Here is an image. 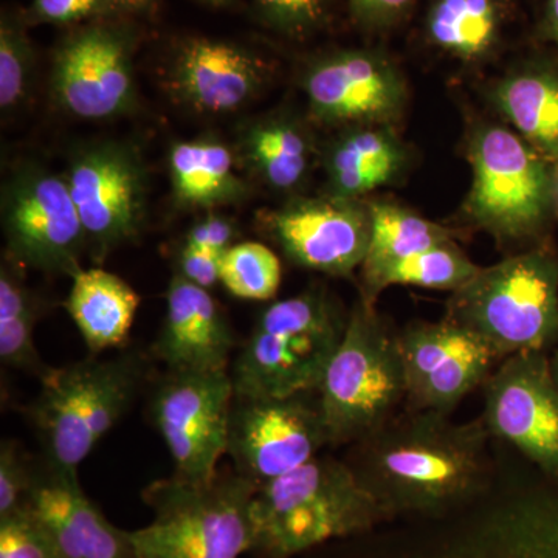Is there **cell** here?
<instances>
[{
	"label": "cell",
	"mask_w": 558,
	"mask_h": 558,
	"mask_svg": "<svg viewBox=\"0 0 558 558\" xmlns=\"http://www.w3.org/2000/svg\"><path fill=\"white\" fill-rule=\"evenodd\" d=\"M449 416L409 410L359 442L351 468L380 506L439 508L478 486L490 433L483 417L457 424Z\"/></svg>",
	"instance_id": "6da1fadb"
},
{
	"label": "cell",
	"mask_w": 558,
	"mask_h": 558,
	"mask_svg": "<svg viewBox=\"0 0 558 558\" xmlns=\"http://www.w3.org/2000/svg\"><path fill=\"white\" fill-rule=\"evenodd\" d=\"M148 373V359L140 351L110 359L90 355L50 368L27 409L44 464L78 472L81 462L131 410Z\"/></svg>",
	"instance_id": "7a4b0ae2"
},
{
	"label": "cell",
	"mask_w": 558,
	"mask_h": 558,
	"mask_svg": "<svg viewBox=\"0 0 558 558\" xmlns=\"http://www.w3.org/2000/svg\"><path fill=\"white\" fill-rule=\"evenodd\" d=\"M380 508L351 465L318 454L256 487L252 550L289 557L366 526Z\"/></svg>",
	"instance_id": "3957f363"
},
{
	"label": "cell",
	"mask_w": 558,
	"mask_h": 558,
	"mask_svg": "<svg viewBox=\"0 0 558 558\" xmlns=\"http://www.w3.org/2000/svg\"><path fill=\"white\" fill-rule=\"evenodd\" d=\"M255 492L234 470L202 483L154 481L142 495L153 520L126 532L134 557L240 558L252 550Z\"/></svg>",
	"instance_id": "277c9868"
},
{
	"label": "cell",
	"mask_w": 558,
	"mask_h": 558,
	"mask_svg": "<svg viewBox=\"0 0 558 558\" xmlns=\"http://www.w3.org/2000/svg\"><path fill=\"white\" fill-rule=\"evenodd\" d=\"M344 315L323 290H307L260 312L234 360L236 398L317 391L344 330Z\"/></svg>",
	"instance_id": "5b68a950"
},
{
	"label": "cell",
	"mask_w": 558,
	"mask_h": 558,
	"mask_svg": "<svg viewBox=\"0 0 558 558\" xmlns=\"http://www.w3.org/2000/svg\"><path fill=\"white\" fill-rule=\"evenodd\" d=\"M447 318L480 336L501 360L546 352L558 340V260L532 250L481 267L451 292Z\"/></svg>",
	"instance_id": "8992f818"
},
{
	"label": "cell",
	"mask_w": 558,
	"mask_h": 558,
	"mask_svg": "<svg viewBox=\"0 0 558 558\" xmlns=\"http://www.w3.org/2000/svg\"><path fill=\"white\" fill-rule=\"evenodd\" d=\"M330 446L362 442L384 428L405 402L399 333L360 296L317 389Z\"/></svg>",
	"instance_id": "52a82bcc"
},
{
	"label": "cell",
	"mask_w": 558,
	"mask_h": 558,
	"mask_svg": "<svg viewBox=\"0 0 558 558\" xmlns=\"http://www.w3.org/2000/svg\"><path fill=\"white\" fill-rule=\"evenodd\" d=\"M469 157L470 219L502 241L534 234L553 199V180L537 150L506 128L484 126L473 135Z\"/></svg>",
	"instance_id": "ba28073f"
},
{
	"label": "cell",
	"mask_w": 558,
	"mask_h": 558,
	"mask_svg": "<svg viewBox=\"0 0 558 558\" xmlns=\"http://www.w3.org/2000/svg\"><path fill=\"white\" fill-rule=\"evenodd\" d=\"M330 446L317 391L271 398H236L229 446L234 472L256 487L301 468Z\"/></svg>",
	"instance_id": "9c48e42d"
},
{
	"label": "cell",
	"mask_w": 558,
	"mask_h": 558,
	"mask_svg": "<svg viewBox=\"0 0 558 558\" xmlns=\"http://www.w3.org/2000/svg\"><path fill=\"white\" fill-rule=\"evenodd\" d=\"M234 385L227 373H168L150 399V416L179 478L202 483L227 454Z\"/></svg>",
	"instance_id": "30bf717a"
},
{
	"label": "cell",
	"mask_w": 558,
	"mask_h": 558,
	"mask_svg": "<svg viewBox=\"0 0 558 558\" xmlns=\"http://www.w3.org/2000/svg\"><path fill=\"white\" fill-rule=\"evenodd\" d=\"M2 227L9 258L46 274L81 270L86 231L65 178L25 167L3 186Z\"/></svg>",
	"instance_id": "8fae6325"
},
{
	"label": "cell",
	"mask_w": 558,
	"mask_h": 558,
	"mask_svg": "<svg viewBox=\"0 0 558 558\" xmlns=\"http://www.w3.org/2000/svg\"><path fill=\"white\" fill-rule=\"evenodd\" d=\"M92 258L105 259L134 240L145 219L146 174L134 149L120 143L84 146L65 175Z\"/></svg>",
	"instance_id": "7c38bea8"
},
{
	"label": "cell",
	"mask_w": 558,
	"mask_h": 558,
	"mask_svg": "<svg viewBox=\"0 0 558 558\" xmlns=\"http://www.w3.org/2000/svg\"><path fill=\"white\" fill-rule=\"evenodd\" d=\"M399 348L413 411L450 414L501 362L490 344L447 317L409 326L399 333Z\"/></svg>",
	"instance_id": "4fadbf2b"
},
{
	"label": "cell",
	"mask_w": 558,
	"mask_h": 558,
	"mask_svg": "<svg viewBox=\"0 0 558 558\" xmlns=\"http://www.w3.org/2000/svg\"><path fill=\"white\" fill-rule=\"evenodd\" d=\"M484 424L538 469L558 476V387L546 352L498 363L484 384Z\"/></svg>",
	"instance_id": "5bb4252c"
},
{
	"label": "cell",
	"mask_w": 558,
	"mask_h": 558,
	"mask_svg": "<svg viewBox=\"0 0 558 558\" xmlns=\"http://www.w3.org/2000/svg\"><path fill=\"white\" fill-rule=\"evenodd\" d=\"M51 89L80 119H110L132 109L135 83L126 33L94 25L70 35L54 57Z\"/></svg>",
	"instance_id": "9a60e30c"
},
{
	"label": "cell",
	"mask_w": 558,
	"mask_h": 558,
	"mask_svg": "<svg viewBox=\"0 0 558 558\" xmlns=\"http://www.w3.org/2000/svg\"><path fill=\"white\" fill-rule=\"evenodd\" d=\"M271 236L292 263L330 277L363 266L371 236L369 208L333 196L296 201L267 220Z\"/></svg>",
	"instance_id": "2e32d148"
},
{
	"label": "cell",
	"mask_w": 558,
	"mask_h": 558,
	"mask_svg": "<svg viewBox=\"0 0 558 558\" xmlns=\"http://www.w3.org/2000/svg\"><path fill=\"white\" fill-rule=\"evenodd\" d=\"M304 83L312 110L328 123H381L405 101L402 75L376 51L329 54L312 65Z\"/></svg>",
	"instance_id": "e0dca14e"
},
{
	"label": "cell",
	"mask_w": 558,
	"mask_h": 558,
	"mask_svg": "<svg viewBox=\"0 0 558 558\" xmlns=\"http://www.w3.org/2000/svg\"><path fill=\"white\" fill-rule=\"evenodd\" d=\"M24 510L49 535L58 558H135L126 531L112 526L87 498L78 472L44 464Z\"/></svg>",
	"instance_id": "ac0fdd59"
},
{
	"label": "cell",
	"mask_w": 558,
	"mask_h": 558,
	"mask_svg": "<svg viewBox=\"0 0 558 558\" xmlns=\"http://www.w3.org/2000/svg\"><path fill=\"white\" fill-rule=\"evenodd\" d=\"M234 343L230 322L209 290L175 274L154 357L168 373H227Z\"/></svg>",
	"instance_id": "d6986e66"
},
{
	"label": "cell",
	"mask_w": 558,
	"mask_h": 558,
	"mask_svg": "<svg viewBox=\"0 0 558 558\" xmlns=\"http://www.w3.org/2000/svg\"><path fill=\"white\" fill-rule=\"evenodd\" d=\"M264 81L258 58L234 44L190 39L180 47L171 84L180 98L204 113H230L247 105Z\"/></svg>",
	"instance_id": "ffe728a7"
},
{
	"label": "cell",
	"mask_w": 558,
	"mask_h": 558,
	"mask_svg": "<svg viewBox=\"0 0 558 558\" xmlns=\"http://www.w3.org/2000/svg\"><path fill=\"white\" fill-rule=\"evenodd\" d=\"M72 279L65 307L90 355L123 347L138 311V293L102 269H81Z\"/></svg>",
	"instance_id": "44dd1931"
},
{
	"label": "cell",
	"mask_w": 558,
	"mask_h": 558,
	"mask_svg": "<svg viewBox=\"0 0 558 558\" xmlns=\"http://www.w3.org/2000/svg\"><path fill=\"white\" fill-rule=\"evenodd\" d=\"M402 145L384 128H360L341 137L330 149L328 174L333 196L357 199L380 189L402 168Z\"/></svg>",
	"instance_id": "7402d4cb"
},
{
	"label": "cell",
	"mask_w": 558,
	"mask_h": 558,
	"mask_svg": "<svg viewBox=\"0 0 558 558\" xmlns=\"http://www.w3.org/2000/svg\"><path fill=\"white\" fill-rule=\"evenodd\" d=\"M494 100L529 146L558 159V73L545 69L512 73L498 84Z\"/></svg>",
	"instance_id": "603a6c76"
},
{
	"label": "cell",
	"mask_w": 558,
	"mask_h": 558,
	"mask_svg": "<svg viewBox=\"0 0 558 558\" xmlns=\"http://www.w3.org/2000/svg\"><path fill=\"white\" fill-rule=\"evenodd\" d=\"M170 171L175 197L182 204L213 207L241 199L244 194L233 154L219 142L178 143L171 150Z\"/></svg>",
	"instance_id": "cb8c5ba5"
},
{
	"label": "cell",
	"mask_w": 558,
	"mask_h": 558,
	"mask_svg": "<svg viewBox=\"0 0 558 558\" xmlns=\"http://www.w3.org/2000/svg\"><path fill=\"white\" fill-rule=\"evenodd\" d=\"M499 28L498 0H433L429 7V40L461 60H480L487 54L497 43Z\"/></svg>",
	"instance_id": "d4e9b609"
},
{
	"label": "cell",
	"mask_w": 558,
	"mask_h": 558,
	"mask_svg": "<svg viewBox=\"0 0 558 558\" xmlns=\"http://www.w3.org/2000/svg\"><path fill=\"white\" fill-rule=\"evenodd\" d=\"M39 306L24 278L3 260L0 269V360L2 365L43 379L51 366L40 359L35 344Z\"/></svg>",
	"instance_id": "484cf974"
},
{
	"label": "cell",
	"mask_w": 558,
	"mask_h": 558,
	"mask_svg": "<svg viewBox=\"0 0 558 558\" xmlns=\"http://www.w3.org/2000/svg\"><path fill=\"white\" fill-rule=\"evenodd\" d=\"M480 269L454 241L444 242L388 264L371 277L363 278L362 299L374 304L380 292L391 286L454 292L468 284Z\"/></svg>",
	"instance_id": "4316f807"
},
{
	"label": "cell",
	"mask_w": 558,
	"mask_h": 558,
	"mask_svg": "<svg viewBox=\"0 0 558 558\" xmlns=\"http://www.w3.org/2000/svg\"><path fill=\"white\" fill-rule=\"evenodd\" d=\"M369 216L371 236L368 253L360 267L362 278L422 250L453 241L451 231L398 205L377 202L371 205Z\"/></svg>",
	"instance_id": "83f0119b"
},
{
	"label": "cell",
	"mask_w": 558,
	"mask_h": 558,
	"mask_svg": "<svg viewBox=\"0 0 558 558\" xmlns=\"http://www.w3.org/2000/svg\"><path fill=\"white\" fill-rule=\"evenodd\" d=\"M244 149L260 178L277 190H292L310 170V138L292 121H259L245 132Z\"/></svg>",
	"instance_id": "f1b7e54d"
},
{
	"label": "cell",
	"mask_w": 558,
	"mask_h": 558,
	"mask_svg": "<svg viewBox=\"0 0 558 558\" xmlns=\"http://www.w3.org/2000/svg\"><path fill=\"white\" fill-rule=\"evenodd\" d=\"M281 279L282 269L278 256L259 242L234 244L220 259V284L236 299H274Z\"/></svg>",
	"instance_id": "f546056e"
},
{
	"label": "cell",
	"mask_w": 558,
	"mask_h": 558,
	"mask_svg": "<svg viewBox=\"0 0 558 558\" xmlns=\"http://www.w3.org/2000/svg\"><path fill=\"white\" fill-rule=\"evenodd\" d=\"M32 58V44L21 22L3 14L0 24V108L3 112H10L24 101Z\"/></svg>",
	"instance_id": "4dcf8cb0"
},
{
	"label": "cell",
	"mask_w": 558,
	"mask_h": 558,
	"mask_svg": "<svg viewBox=\"0 0 558 558\" xmlns=\"http://www.w3.org/2000/svg\"><path fill=\"white\" fill-rule=\"evenodd\" d=\"M32 461L14 440H2L0 446V520L22 512L35 483Z\"/></svg>",
	"instance_id": "1f68e13d"
},
{
	"label": "cell",
	"mask_w": 558,
	"mask_h": 558,
	"mask_svg": "<svg viewBox=\"0 0 558 558\" xmlns=\"http://www.w3.org/2000/svg\"><path fill=\"white\" fill-rule=\"evenodd\" d=\"M255 5L267 25L289 36L317 31L328 14V0H255Z\"/></svg>",
	"instance_id": "d6a6232c"
},
{
	"label": "cell",
	"mask_w": 558,
	"mask_h": 558,
	"mask_svg": "<svg viewBox=\"0 0 558 558\" xmlns=\"http://www.w3.org/2000/svg\"><path fill=\"white\" fill-rule=\"evenodd\" d=\"M0 558H58L49 535L27 510L0 520Z\"/></svg>",
	"instance_id": "836d02e7"
},
{
	"label": "cell",
	"mask_w": 558,
	"mask_h": 558,
	"mask_svg": "<svg viewBox=\"0 0 558 558\" xmlns=\"http://www.w3.org/2000/svg\"><path fill=\"white\" fill-rule=\"evenodd\" d=\"M234 240H236V227L230 219L222 216H208L189 231L183 245L222 256L227 250L233 247Z\"/></svg>",
	"instance_id": "e575fe53"
},
{
	"label": "cell",
	"mask_w": 558,
	"mask_h": 558,
	"mask_svg": "<svg viewBox=\"0 0 558 558\" xmlns=\"http://www.w3.org/2000/svg\"><path fill=\"white\" fill-rule=\"evenodd\" d=\"M106 10L105 0H33L35 20L69 24Z\"/></svg>",
	"instance_id": "d590c367"
},
{
	"label": "cell",
	"mask_w": 558,
	"mask_h": 558,
	"mask_svg": "<svg viewBox=\"0 0 558 558\" xmlns=\"http://www.w3.org/2000/svg\"><path fill=\"white\" fill-rule=\"evenodd\" d=\"M220 259L222 256L215 253L183 245L179 255L178 275L202 289L209 290L220 282Z\"/></svg>",
	"instance_id": "8d00e7d4"
},
{
	"label": "cell",
	"mask_w": 558,
	"mask_h": 558,
	"mask_svg": "<svg viewBox=\"0 0 558 558\" xmlns=\"http://www.w3.org/2000/svg\"><path fill=\"white\" fill-rule=\"evenodd\" d=\"M414 0H349L360 21L374 27L391 25L413 5Z\"/></svg>",
	"instance_id": "74e56055"
},
{
	"label": "cell",
	"mask_w": 558,
	"mask_h": 558,
	"mask_svg": "<svg viewBox=\"0 0 558 558\" xmlns=\"http://www.w3.org/2000/svg\"><path fill=\"white\" fill-rule=\"evenodd\" d=\"M157 0H105L106 10L126 11V13H143L149 10Z\"/></svg>",
	"instance_id": "f35d334b"
},
{
	"label": "cell",
	"mask_w": 558,
	"mask_h": 558,
	"mask_svg": "<svg viewBox=\"0 0 558 558\" xmlns=\"http://www.w3.org/2000/svg\"><path fill=\"white\" fill-rule=\"evenodd\" d=\"M546 24L550 35L558 43V0H548L546 3Z\"/></svg>",
	"instance_id": "ab89813d"
},
{
	"label": "cell",
	"mask_w": 558,
	"mask_h": 558,
	"mask_svg": "<svg viewBox=\"0 0 558 558\" xmlns=\"http://www.w3.org/2000/svg\"><path fill=\"white\" fill-rule=\"evenodd\" d=\"M550 362V371H553L554 380H556V385L558 387V348L556 352H554L553 357H549Z\"/></svg>",
	"instance_id": "60d3db41"
},
{
	"label": "cell",
	"mask_w": 558,
	"mask_h": 558,
	"mask_svg": "<svg viewBox=\"0 0 558 558\" xmlns=\"http://www.w3.org/2000/svg\"><path fill=\"white\" fill-rule=\"evenodd\" d=\"M202 2H207L209 5H229V3L233 2V0H202Z\"/></svg>",
	"instance_id": "b9f144b4"
}]
</instances>
